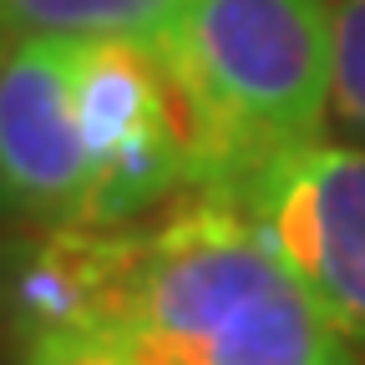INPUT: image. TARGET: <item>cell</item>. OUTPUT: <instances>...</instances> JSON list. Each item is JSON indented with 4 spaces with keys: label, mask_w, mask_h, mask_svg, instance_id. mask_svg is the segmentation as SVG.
Segmentation results:
<instances>
[{
    "label": "cell",
    "mask_w": 365,
    "mask_h": 365,
    "mask_svg": "<svg viewBox=\"0 0 365 365\" xmlns=\"http://www.w3.org/2000/svg\"><path fill=\"white\" fill-rule=\"evenodd\" d=\"M148 228L137 223H21L0 239V335L16 355L71 340L117 335Z\"/></svg>",
    "instance_id": "277c9868"
},
{
    "label": "cell",
    "mask_w": 365,
    "mask_h": 365,
    "mask_svg": "<svg viewBox=\"0 0 365 365\" xmlns=\"http://www.w3.org/2000/svg\"><path fill=\"white\" fill-rule=\"evenodd\" d=\"M335 117L365 132V0H335Z\"/></svg>",
    "instance_id": "52a82bcc"
},
{
    "label": "cell",
    "mask_w": 365,
    "mask_h": 365,
    "mask_svg": "<svg viewBox=\"0 0 365 365\" xmlns=\"http://www.w3.org/2000/svg\"><path fill=\"white\" fill-rule=\"evenodd\" d=\"M284 259L330 330L365 355V148L309 143L234 203Z\"/></svg>",
    "instance_id": "3957f363"
},
{
    "label": "cell",
    "mask_w": 365,
    "mask_h": 365,
    "mask_svg": "<svg viewBox=\"0 0 365 365\" xmlns=\"http://www.w3.org/2000/svg\"><path fill=\"white\" fill-rule=\"evenodd\" d=\"M193 132V193L239 203L335 112V0H188L153 46Z\"/></svg>",
    "instance_id": "6da1fadb"
},
{
    "label": "cell",
    "mask_w": 365,
    "mask_h": 365,
    "mask_svg": "<svg viewBox=\"0 0 365 365\" xmlns=\"http://www.w3.org/2000/svg\"><path fill=\"white\" fill-rule=\"evenodd\" d=\"M188 0H0V56L16 46H158Z\"/></svg>",
    "instance_id": "8992f818"
},
{
    "label": "cell",
    "mask_w": 365,
    "mask_h": 365,
    "mask_svg": "<svg viewBox=\"0 0 365 365\" xmlns=\"http://www.w3.org/2000/svg\"><path fill=\"white\" fill-rule=\"evenodd\" d=\"M91 158L71 102V46H16L0 56V218L81 223Z\"/></svg>",
    "instance_id": "5b68a950"
},
{
    "label": "cell",
    "mask_w": 365,
    "mask_h": 365,
    "mask_svg": "<svg viewBox=\"0 0 365 365\" xmlns=\"http://www.w3.org/2000/svg\"><path fill=\"white\" fill-rule=\"evenodd\" d=\"M117 340L137 365H360L259 223L208 193L148 228Z\"/></svg>",
    "instance_id": "7a4b0ae2"
},
{
    "label": "cell",
    "mask_w": 365,
    "mask_h": 365,
    "mask_svg": "<svg viewBox=\"0 0 365 365\" xmlns=\"http://www.w3.org/2000/svg\"><path fill=\"white\" fill-rule=\"evenodd\" d=\"M21 365H137L117 335H71V340H46L21 355Z\"/></svg>",
    "instance_id": "ba28073f"
}]
</instances>
